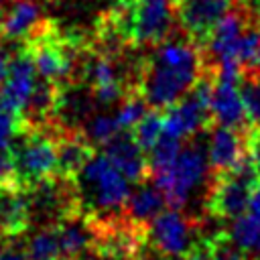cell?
Instances as JSON below:
<instances>
[{
  "label": "cell",
  "mask_w": 260,
  "mask_h": 260,
  "mask_svg": "<svg viewBox=\"0 0 260 260\" xmlns=\"http://www.w3.org/2000/svg\"><path fill=\"white\" fill-rule=\"evenodd\" d=\"M203 57L199 45L177 26L165 41L138 59L136 91L150 108L165 110L179 102L201 77Z\"/></svg>",
  "instance_id": "1"
},
{
  "label": "cell",
  "mask_w": 260,
  "mask_h": 260,
  "mask_svg": "<svg viewBox=\"0 0 260 260\" xmlns=\"http://www.w3.org/2000/svg\"><path fill=\"white\" fill-rule=\"evenodd\" d=\"M77 211L87 219H110L124 215L130 197V181L110 162L104 152L91 158L73 177Z\"/></svg>",
  "instance_id": "2"
},
{
  "label": "cell",
  "mask_w": 260,
  "mask_h": 260,
  "mask_svg": "<svg viewBox=\"0 0 260 260\" xmlns=\"http://www.w3.org/2000/svg\"><path fill=\"white\" fill-rule=\"evenodd\" d=\"M104 14L130 49H150L179 26L171 0H116Z\"/></svg>",
  "instance_id": "3"
},
{
  "label": "cell",
  "mask_w": 260,
  "mask_h": 260,
  "mask_svg": "<svg viewBox=\"0 0 260 260\" xmlns=\"http://www.w3.org/2000/svg\"><path fill=\"white\" fill-rule=\"evenodd\" d=\"M203 132L187 138L169 167L150 173L152 183L162 191L169 207L183 209L199 189H203L207 195L211 169L207 160V140L201 142Z\"/></svg>",
  "instance_id": "4"
},
{
  "label": "cell",
  "mask_w": 260,
  "mask_h": 260,
  "mask_svg": "<svg viewBox=\"0 0 260 260\" xmlns=\"http://www.w3.org/2000/svg\"><path fill=\"white\" fill-rule=\"evenodd\" d=\"M205 219L197 211H181L177 207L162 209L148 225L144 244L158 258H175L203 248Z\"/></svg>",
  "instance_id": "5"
},
{
  "label": "cell",
  "mask_w": 260,
  "mask_h": 260,
  "mask_svg": "<svg viewBox=\"0 0 260 260\" xmlns=\"http://www.w3.org/2000/svg\"><path fill=\"white\" fill-rule=\"evenodd\" d=\"M258 183L254 162L248 156L236 169L221 175H211L203 207L219 221H234L246 211L250 195Z\"/></svg>",
  "instance_id": "6"
},
{
  "label": "cell",
  "mask_w": 260,
  "mask_h": 260,
  "mask_svg": "<svg viewBox=\"0 0 260 260\" xmlns=\"http://www.w3.org/2000/svg\"><path fill=\"white\" fill-rule=\"evenodd\" d=\"M252 128H230L213 124L207 136V160L211 175H221L236 169L244 158L250 156L248 140Z\"/></svg>",
  "instance_id": "7"
},
{
  "label": "cell",
  "mask_w": 260,
  "mask_h": 260,
  "mask_svg": "<svg viewBox=\"0 0 260 260\" xmlns=\"http://www.w3.org/2000/svg\"><path fill=\"white\" fill-rule=\"evenodd\" d=\"M236 4V0H181L177 10L179 26L201 47L219 18Z\"/></svg>",
  "instance_id": "8"
},
{
  "label": "cell",
  "mask_w": 260,
  "mask_h": 260,
  "mask_svg": "<svg viewBox=\"0 0 260 260\" xmlns=\"http://www.w3.org/2000/svg\"><path fill=\"white\" fill-rule=\"evenodd\" d=\"M35 83H37V67H35L32 57L26 51V47L22 43H18L12 49L8 73L0 87V102L22 112L24 104L28 102V98L35 89Z\"/></svg>",
  "instance_id": "9"
},
{
  "label": "cell",
  "mask_w": 260,
  "mask_h": 260,
  "mask_svg": "<svg viewBox=\"0 0 260 260\" xmlns=\"http://www.w3.org/2000/svg\"><path fill=\"white\" fill-rule=\"evenodd\" d=\"M43 0H6L0 18V43H24L47 18Z\"/></svg>",
  "instance_id": "10"
},
{
  "label": "cell",
  "mask_w": 260,
  "mask_h": 260,
  "mask_svg": "<svg viewBox=\"0 0 260 260\" xmlns=\"http://www.w3.org/2000/svg\"><path fill=\"white\" fill-rule=\"evenodd\" d=\"M104 154L130 183H140L150 179L148 156L134 140L130 130H120L116 136H112L104 144Z\"/></svg>",
  "instance_id": "11"
},
{
  "label": "cell",
  "mask_w": 260,
  "mask_h": 260,
  "mask_svg": "<svg viewBox=\"0 0 260 260\" xmlns=\"http://www.w3.org/2000/svg\"><path fill=\"white\" fill-rule=\"evenodd\" d=\"M211 120L213 124L230 126V128H252L242 93H240V81H228V79H215L211 89Z\"/></svg>",
  "instance_id": "12"
},
{
  "label": "cell",
  "mask_w": 260,
  "mask_h": 260,
  "mask_svg": "<svg viewBox=\"0 0 260 260\" xmlns=\"http://www.w3.org/2000/svg\"><path fill=\"white\" fill-rule=\"evenodd\" d=\"M228 234L244 250L248 260L260 258V183L252 191L246 211L230 221Z\"/></svg>",
  "instance_id": "13"
},
{
  "label": "cell",
  "mask_w": 260,
  "mask_h": 260,
  "mask_svg": "<svg viewBox=\"0 0 260 260\" xmlns=\"http://www.w3.org/2000/svg\"><path fill=\"white\" fill-rule=\"evenodd\" d=\"M93 152L95 146H91L79 130L61 128L57 136V175L63 179H73Z\"/></svg>",
  "instance_id": "14"
},
{
  "label": "cell",
  "mask_w": 260,
  "mask_h": 260,
  "mask_svg": "<svg viewBox=\"0 0 260 260\" xmlns=\"http://www.w3.org/2000/svg\"><path fill=\"white\" fill-rule=\"evenodd\" d=\"M138 187L134 191H130V197L126 201V209H124V215L140 225V228H146L167 205L165 201V195L162 191L152 183V179H146V181H140L136 183Z\"/></svg>",
  "instance_id": "15"
},
{
  "label": "cell",
  "mask_w": 260,
  "mask_h": 260,
  "mask_svg": "<svg viewBox=\"0 0 260 260\" xmlns=\"http://www.w3.org/2000/svg\"><path fill=\"white\" fill-rule=\"evenodd\" d=\"M28 260H57L63 256L57 223H45L24 240Z\"/></svg>",
  "instance_id": "16"
},
{
  "label": "cell",
  "mask_w": 260,
  "mask_h": 260,
  "mask_svg": "<svg viewBox=\"0 0 260 260\" xmlns=\"http://www.w3.org/2000/svg\"><path fill=\"white\" fill-rule=\"evenodd\" d=\"M203 254H205V260H248L244 250L232 240V236L225 230L205 238Z\"/></svg>",
  "instance_id": "17"
},
{
  "label": "cell",
  "mask_w": 260,
  "mask_h": 260,
  "mask_svg": "<svg viewBox=\"0 0 260 260\" xmlns=\"http://www.w3.org/2000/svg\"><path fill=\"white\" fill-rule=\"evenodd\" d=\"M79 132L89 140L91 146H104L112 136H116L120 132L118 120L116 116L110 114H93L89 116L83 126L79 128Z\"/></svg>",
  "instance_id": "18"
},
{
  "label": "cell",
  "mask_w": 260,
  "mask_h": 260,
  "mask_svg": "<svg viewBox=\"0 0 260 260\" xmlns=\"http://www.w3.org/2000/svg\"><path fill=\"white\" fill-rule=\"evenodd\" d=\"M162 126H165V116L158 108H152L150 112H146L142 116V120L130 130L134 140L140 144V148L148 154V150L156 144L158 136L162 134Z\"/></svg>",
  "instance_id": "19"
},
{
  "label": "cell",
  "mask_w": 260,
  "mask_h": 260,
  "mask_svg": "<svg viewBox=\"0 0 260 260\" xmlns=\"http://www.w3.org/2000/svg\"><path fill=\"white\" fill-rule=\"evenodd\" d=\"M183 142H185L183 138H179V136H175V134L162 130V134L158 136L156 144H154V146L148 150V154H146V156H148V169H150V173L169 167V165L175 160V156L179 154Z\"/></svg>",
  "instance_id": "20"
},
{
  "label": "cell",
  "mask_w": 260,
  "mask_h": 260,
  "mask_svg": "<svg viewBox=\"0 0 260 260\" xmlns=\"http://www.w3.org/2000/svg\"><path fill=\"white\" fill-rule=\"evenodd\" d=\"M240 93L254 128H260V77L252 71H242L240 75Z\"/></svg>",
  "instance_id": "21"
},
{
  "label": "cell",
  "mask_w": 260,
  "mask_h": 260,
  "mask_svg": "<svg viewBox=\"0 0 260 260\" xmlns=\"http://www.w3.org/2000/svg\"><path fill=\"white\" fill-rule=\"evenodd\" d=\"M146 108H148V104L144 102V98L138 91L126 93L120 102L118 112H116V120H118L120 130H132L142 120V116L148 112Z\"/></svg>",
  "instance_id": "22"
},
{
  "label": "cell",
  "mask_w": 260,
  "mask_h": 260,
  "mask_svg": "<svg viewBox=\"0 0 260 260\" xmlns=\"http://www.w3.org/2000/svg\"><path fill=\"white\" fill-rule=\"evenodd\" d=\"M24 126L22 112L0 102V150H8L18 130Z\"/></svg>",
  "instance_id": "23"
},
{
  "label": "cell",
  "mask_w": 260,
  "mask_h": 260,
  "mask_svg": "<svg viewBox=\"0 0 260 260\" xmlns=\"http://www.w3.org/2000/svg\"><path fill=\"white\" fill-rule=\"evenodd\" d=\"M0 189H12V191H22L18 185L16 177V167L10 148L0 150Z\"/></svg>",
  "instance_id": "24"
},
{
  "label": "cell",
  "mask_w": 260,
  "mask_h": 260,
  "mask_svg": "<svg viewBox=\"0 0 260 260\" xmlns=\"http://www.w3.org/2000/svg\"><path fill=\"white\" fill-rule=\"evenodd\" d=\"M18 238H0V260H28L24 244H18Z\"/></svg>",
  "instance_id": "25"
},
{
  "label": "cell",
  "mask_w": 260,
  "mask_h": 260,
  "mask_svg": "<svg viewBox=\"0 0 260 260\" xmlns=\"http://www.w3.org/2000/svg\"><path fill=\"white\" fill-rule=\"evenodd\" d=\"M248 148H250V158L254 162V169H256V175H258V181H260V128L252 126Z\"/></svg>",
  "instance_id": "26"
},
{
  "label": "cell",
  "mask_w": 260,
  "mask_h": 260,
  "mask_svg": "<svg viewBox=\"0 0 260 260\" xmlns=\"http://www.w3.org/2000/svg\"><path fill=\"white\" fill-rule=\"evenodd\" d=\"M77 260H138V258H130V256H120V254H108V252H98V250H85L81 256H77Z\"/></svg>",
  "instance_id": "27"
},
{
  "label": "cell",
  "mask_w": 260,
  "mask_h": 260,
  "mask_svg": "<svg viewBox=\"0 0 260 260\" xmlns=\"http://www.w3.org/2000/svg\"><path fill=\"white\" fill-rule=\"evenodd\" d=\"M10 55H12V51H8L6 47H2V43H0V87H2V83L6 79V73H8Z\"/></svg>",
  "instance_id": "28"
},
{
  "label": "cell",
  "mask_w": 260,
  "mask_h": 260,
  "mask_svg": "<svg viewBox=\"0 0 260 260\" xmlns=\"http://www.w3.org/2000/svg\"><path fill=\"white\" fill-rule=\"evenodd\" d=\"M173 260H205V254H203V248H201V250H195V252H189V254L175 256Z\"/></svg>",
  "instance_id": "29"
},
{
  "label": "cell",
  "mask_w": 260,
  "mask_h": 260,
  "mask_svg": "<svg viewBox=\"0 0 260 260\" xmlns=\"http://www.w3.org/2000/svg\"><path fill=\"white\" fill-rule=\"evenodd\" d=\"M254 12H256V22H258V26H260V0L254 4Z\"/></svg>",
  "instance_id": "30"
},
{
  "label": "cell",
  "mask_w": 260,
  "mask_h": 260,
  "mask_svg": "<svg viewBox=\"0 0 260 260\" xmlns=\"http://www.w3.org/2000/svg\"><path fill=\"white\" fill-rule=\"evenodd\" d=\"M244 71H252V73H256V75L260 77V61H258L254 67H250V69H244Z\"/></svg>",
  "instance_id": "31"
},
{
  "label": "cell",
  "mask_w": 260,
  "mask_h": 260,
  "mask_svg": "<svg viewBox=\"0 0 260 260\" xmlns=\"http://www.w3.org/2000/svg\"><path fill=\"white\" fill-rule=\"evenodd\" d=\"M57 260H77V258H69V256H63V258H57Z\"/></svg>",
  "instance_id": "32"
},
{
  "label": "cell",
  "mask_w": 260,
  "mask_h": 260,
  "mask_svg": "<svg viewBox=\"0 0 260 260\" xmlns=\"http://www.w3.org/2000/svg\"><path fill=\"white\" fill-rule=\"evenodd\" d=\"M171 2H173V4H175V6H177V4H179V2H181V0H171Z\"/></svg>",
  "instance_id": "33"
},
{
  "label": "cell",
  "mask_w": 260,
  "mask_h": 260,
  "mask_svg": "<svg viewBox=\"0 0 260 260\" xmlns=\"http://www.w3.org/2000/svg\"><path fill=\"white\" fill-rule=\"evenodd\" d=\"M4 2H6V0H4ZM2 6H4V4H0V18H2Z\"/></svg>",
  "instance_id": "34"
},
{
  "label": "cell",
  "mask_w": 260,
  "mask_h": 260,
  "mask_svg": "<svg viewBox=\"0 0 260 260\" xmlns=\"http://www.w3.org/2000/svg\"><path fill=\"white\" fill-rule=\"evenodd\" d=\"M248 2H250V4H252V6H254V4H256V2H258V0H248Z\"/></svg>",
  "instance_id": "35"
},
{
  "label": "cell",
  "mask_w": 260,
  "mask_h": 260,
  "mask_svg": "<svg viewBox=\"0 0 260 260\" xmlns=\"http://www.w3.org/2000/svg\"><path fill=\"white\" fill-rule=\"evenodd\" d=\"M45 2H53V0H45Z\"/></svg>",
  "instance_id": "36"
},
{
  "label": "cell",
  "mask_w": 260,
  "mask_h": 260,
  "mask_svg": "<svg viewBox=\"0 0 260 260\" xmlns=\"http://www.w3.org/2000/svg\"><path fill=\"white\" fill-rule=\"evenodd\" d=\"M256 260H260V258H256Z\"/></svg>",
  "instance_id": "37"
}]
</instances>
